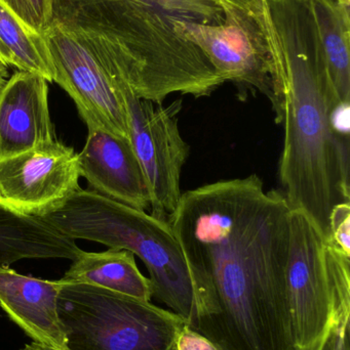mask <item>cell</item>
<instances>
[{
  "label": "cell",
  "instance_id": "cell-4",
  "mask_svg": "<svg viewBox=\"0 0 350 350\" xmlns=\"http://www.w3.org/2000/svg\"><path fill=\"white\" fill-rule=\"evenodd\" d=\"M43 219L72 240L127 250L145 265L153 296L203 335L205 312L168 219L78 187Z\"/></svg>",
  "mask_w": 350,
  "mask_h": 350
},
{
  "label": "cell",
  "instance_id": "cell-2",
  "mask_svg": "<svg viewBox=\"0 0 350 350\" xmlns=\"http://www.w3.org/2000/svg\"><path fill=\"white\" fill-rule=\"evenodd\" d=\"M253 14L271 55L275 122L285 131L282 193L328 240L331 211L350 203V139L334 125L339 100L312 0H258Z\"/></svg>",
  "mask_w": 350,
  "mask_h": 350
},
{
  "label": "cell",
  "instance_id": "cell-19",
  "mask_svg": "<svg viewBox=\"0 0 350 350\" xmlns=\"http://www.w3.org/2000/svg\"><path fill=\"white\" fill-rule=\"evenodd\" d=\"M328 241L350 257V203L338 204L331 211Z\"/></svg>",
  "mask_w": 350,
  "mask_h": 350
},
{
  "label": "cell",
  "instance_id": "cell-18",
  "mask_svg": "<svg viewBox=\"0 0 350 350\" xmlns=\"http://www.w3.org/2000/svg\"><path fill=\"white\" fill-rule=\"evenodd\" d=\"M0 2L35 32L45 35L51 29V0H0Z\"/></svg>",
  "mask_w": 350,
  "mask_h": 350
},
{
  "label": "cell",
  "instance_id": "cell-11",
  "mask_svg": "<svg viewBox=\"0 0 350 350\" xmlns=\"http://www.w3.org/2000/svg\"><path fill=\"white\" fill-rule=\"evenodd\" d=\"M77 158L79 176L86 179L90 191L136 209L150 208L147 185L131 141L88 127L86 145Z\"/></svg>",
  "mask_w": 350,
  "mask_h": 350
},
{
  "label": "cell",
  "instance_id": "cell-20",
  "mask_svg": "<svg viewBox=\"0 0 350 350\" xmlns=\"http://www.w3.org/2000/svg\"><path fill=\"white\" fill-rule=\"evenodd\" d=\"M177 350H222L215 342L185 324L179 332Z\"/></svg>",
  "mask_w": 350,
  "mask_h": 350
},
{
  "label": "cell",
  "instance_id": "cell-7",
  "mask_svg": "<svg viewBox=\"0 0 350 350\" xmlns=\"http://www.w3.org/2000/svg\"><path fill=\"white\" fill-rule=\"evenodd\" d=\"M115 83L125 102L129 141L147 185L151 214L168 219L183 193L181 174L190 152L179 127L182 98L164 106L137 98L123 82Z\"/></svg>",
  "mask_w": 350,
  "mask_h": 350
},
{
  "label": "cell",
  "instance_id": "cell-9",
  "mask_svg": "<svg viewBox=\"0 0 350 350\" xmlns=\"http://www.w3.org/2000/svg\"><path fill=\"white\" fill-rule=\"evenodd\" d=\"M77 153L55 141L0 159V205L43 217L79 187Z\"/></svg>",
  "mask_w": 350,
  "mask_h": 350
},
{
  "label": "cell",
  "instance_id": "cell-3",
  "mask_svg": "<svg viewBox=\"0 0 350 350\" xmlns=\"http://www.w3.org/2000/svg\"><path fill=\"white\" fill-rule=\"evenodd\" d=\"M51 26L86 47L142 100L211 96L225 80L179 25L223 23L221 0H51Z\"/></svg>",
  "mask_w": 350,
  "mask_h": 350
},
{
  "label": "cell",
  "instance_id": "cell-13",
  "mask_svg": "<svg viewBox=\"0 0 350 350\" xmlns=\"http://www.w3.org/2000/svg\"><path fill=\"white\" fill-rule=\"evenodd\" d=\"M63 282L21 275L0 267V306L34 342L66 350L58 299Z\"/></svg>",
  "mask_w": 350,
  "mask_h": 350
},
{
  "label": "cell",
  "instance_id": "cell-17",
  "mask_svg": "<svg viewBox=\"0 0 350 350\" xmlns=\"http://www.w3.org/2000/svg\"><path fill=\"white\" fill-rule=\"evenodd\" d=\"M0 61L18 71L42 76L53 82V67L45 35L16 18L0 2Z\"/></svg>",
  "mask_w": 350,
  "mask_h": 350
},
{
  "label": "cell",
  "instance_id": "cell-10",
  "mask_svg": "<svg viewBox=\"0 0 350 350\" xmlns=\"http://www.w3.org/2000/svg\"><path fill=\"white\" fill-rule=\"evenodd\" d=\"M53 82L73 100L88 127L129 139L127 111L118 86L101 62L76 39L51 26L45 34Z\"/></svg>",
  "mask_w": 350,
  "mask_h": 350
},
{
  "label": "cell",
  "instance_id": "cell-14",
  "mask_svg": "<svg viewBox=\"0 0 350 350\" xmlns=\"http://www.w3.org/2000/svg\"><path fill=\"white\" fill-rule=\"evenodd\" d=\"M82 249L43 218L23 215L0 205V267L23 259L74 260Z\"/></svg>",
  "mask_w": 350,
  "mask_h": 350
},
{
  "label": "cell",
  "instance_id": "cell-12",
  "mask_svg": "<svg viewBox=\"0 0 350 350\" xmlns=\"http://www.w3.org/2000/svg\"><path fill=\"white\" fill-rule=\"evenodd\" d=\"M49 81L18 71L0 92V159L55 141Z\"/></svg>",
  "mask_w": 350,
  "mask_h": 350
},
{
  "label": "cell",
  "instance_id": "cell-23",
  "mask_svg": "<svg viewBox=\"0 0 350 350\" xmlns=\"http://www.w3.org/2000/svg\"><path fill=\"white\" fill-rule=\"evenodd\" d=\"M8 68L5 64L2 63L0 61V92H1L2 88L5 86V84L8 83Z\"/></svg>",
  "mask_w": 350,
  "mask_h": 350
},
{
  "label": "cell",
  "instance_id": "cell-15",
  "mask_svg": "<svg viewBox=\"0 0 350 350\" xmlns=\"http://www.w3.org/2000/svg\"><path fill=\"white\" fill-rule=\"evenodd\" d=\"M135 255L127 250L103 252L82 251L66 271L62 281L104 288L117 293L150 301L152 284L140 271Z\"/></svg>",
  "mask_w": 350,
  "mask_h": 350
},
{
  "label": "cell",
  "instance_id": "cell-5",
  "mask_svg": "<svg viewBox=\"0 0 350 350\" xmlns=\"http://www.w3.org/2000/svg\"><path fill=\"white\" fill-rule=\"evenodd\" d=\"M63 282L58 299L66 350H177L184 319L150 301Z\"/></svg>",
  "mask_w": 350,
  "mask_h": 350
},
{
  "label": "cell",
  "instance_id": "cell-8",
  "mask_svg": "<svg viewBox=\"0 0 350 350\" xmlns=\"http://www.w3.org/2000/svg\"><path fill=\"white\" fill-rule=\"evenodd\" d=\"M221 3L225 16L221 24H181L177 30L205 53L225 82L236 86L240 100L259 92L273 107L271 55L262 27L253 12Z\"/></svg>",
  "mask_w": 350,
  "mask_h": 350
},
{
  "label": "cell",
  "instance_id": "cell-21",
  "mask_svg": "<svg viewBox=\"0 0 350 350\" xmlns=\"http://www.w3.org/2000/svg\"><path fill=\"white\" fill-rule=\"evenodd\" d=\"M350 318L337 323L320 350H349Z\"/></svg>",
  "mask_w": 350,
  "mask_h": 350
},
{
  "label": "cell",
  "instance_id": "cell-1",
  "mask_svg": "<svg viewBox=\"0 0 350 350\" xmlns=\"http://www.w3.org/2000/svg\"><path fill=\"white\" fill-rule=\"evenodd\" d=\"M291 208L256 174L187 191L168 217L222 350H295L288 304Z\"/></svg>",
  "mask_w": 350,
  "mask_h": 350
},
{
  "label": "cell",
  "instance_id": "cell-16",
  "mask_svg": "<svg viewBox=\"0 0 350 350\" xmlns=\"http://www.w3.org/2000/svg\"><path fill=\"white\" fill-rule=\"evenodd\" d=\"M312 5L333 88L350 103V0H312Z\"/></svg>",
  "mask_w": 350,
  "mask_h": 350
},
{
  "label": "cell",
  "instance_id": "cell-6",
  "mask_svg": "<svg viewBox=\"0 0 350 350\" xmlns=\"http://www.w3.org/2000/svg\"><path fill=\"white\" fill-rule=\"evenodd\" d=\"M287 294L295 350H320L331 329L350 318V257L298 211L291 213Z\"/></svg>",
  "mask_w": 350,
  "mask_h": 350
},
{
  "label": "cell",
  "instance_id": "cell-24",
  "mask_svg": "<svg viewBox=\"0 0 350 350\" xmlns=\"http://www.w3.org/2000/svg\"><path fill=\"white\" fill-rule=\"evenodd\" d=\"M21 350H55L51 349V347H47V345H42V343L34 342L33 341L31 345H26L24 349Z\"/></svg>",
  "mask_w": 350,
  "mask_h": 350
},
{
  "label": "cell",
  "instance_id": "cell-22",
  "mask_svg": "<svg viewBox=\"0 0 350 350\" xmlns=\"http://www.w3.org/2000/svg\"><path fill=\"white\" fill-rule=\"evenodd\" d=\"M223 1L229 2V3L238 6V8L247 10V12H252L257 0H223Z\"/></svg>",
  "mask_w": 350,
  "mask_h": 350
}]
</instances>
